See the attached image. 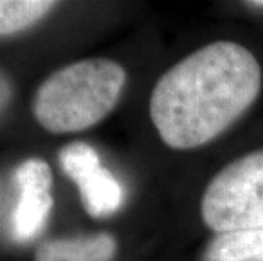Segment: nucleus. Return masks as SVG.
<instances>
[{
	"instance_id": "4",
	"label": "nucleus",
	"mask_w": 263,
	"mask_h": 261,
	"mask_svg": "<svg viewBox=\"0 0 263 261\" xmlns=\"http://www.w3.org/2000/svg\"><path fill=\"white\" fill-rule=\"evenodd\" d=\"M60 165L65 175L77 183L83 207L92 217H107L119 210L124 190L114 175L102 166L90 144L82 141L66 144L60 151Z\"/></svg>"
},
{
	"instance_id": "5",
	"label": "nucleus",
	"mask_w": 263,
	"mask_h": 261,
	"mask_svg": "<svg viewBox=\"0 0 263 261\" xmlns=\"http://www.w3.org/2000/svg\"><path fill=\"white\" fill-rule=\"evenodd\" d=\"M19 200L12 215V231L17 241H31L46 226L53 209L51 168L41 158H29L15 170Z\"/></svg>"
},
{
	"instance_id": "10",
	"label": "nucleus",
	"mask_w": 263,
	"mask_h": 261,
	"mask_svg": "<svg viewBox=\"0 0 263 261\" xmlns=\"http://www.w3.org/2000/svg\"><path fill=\"white\" fill-rule=\"evenodd\" d=\"M248 5L253 9H263V2H248Z\"/></svg>"
},
{
	"instance_id": "1",
	"label": "nucleus",
	"mask_w": 263,
	"mask_h": 261,
	"mask_svg": "<svg viewBox=\"0 0 263 261\" xmlns=\"http://www.w3.org/2000/svg\"><path fill=\"white\" fill-rule=\"evenodd\" d=\"M261 90V68L248 48L217 41L199 48L160 76L149 117L172 149L214 141L248 110Z\"/></svg>"
},
{
	"instance_id": "3",
	"label": "nucleus",
	"mask_w": 263,
	"mask_h": 261,
	"mask_svg": "<svg viewBox=\"0 0 263 261\" xmlns=\"http://www.w3.org/2000/svg\"><path fill=\"white\" fill-rule=\"evenodd\" d=\"M200 215L216 234L263 227V149L214 175L204 190Z\"/></svg>"
},
{
	"instance_id": "8",
	"label": "nucleus",
	"mask_w": 263,
	"mask_h": 261,
	"mask_svg": "<svg viewBox=\"0 0 263 261\" xmlns=\"http://www.w3.org/2000/svg\"><path fill=\"white\" fill-rule=\"evenodd\" d=\"M57 7L48 0H0V36H12L37 24Z\"/></svg>"
},
{
	"instance_id": "2",
	"label": "nucleus",
	"mask_w": 263,
	"mask_h": 261,
	"mask_svg": "<svg viewBox=\"0 0 263 261\" xmlns=\"http://www.w3.org/2000/svg\"><path fill=\"white\" fill-rule=\"evenodd\" d=\"M126 80V70L112 59L75 61L39 85L32 114L39 126L51 134L90 129L114 110Z\"/></svg>"
},
{
	"instance_id": "6",
	"label": "nucleus",
	"mask_w": 263,
	"mask_h": 261,
	"mask_svg": "<svg viewBox=\"0 0 263 261\" xmlns=\"http://www.w3.org/2000/svg\"><path fill=\"white\" fill-rule=\"evenodd\" d=\"M117 254V241L109 232L60 237L39 244L34 261H112Z\"/></svg>"
},
{
	"instance_id": "9",
	"label": "nucleus",
	"mask_w": 263,
	"mask_h": 261,
	"mask_svg": "<svg viewBox=\"0 0 263 261\" xmlns=\"http://www.w3.org/2000/svg\"><path fill=\"white\" fill-rule=\"evenodd\" d=\"M14 97V85L9 75L0 68V119L5 114V110L10 105V101Z\"/></svg>"
},
{
	"instance_id": "7",
	"label": "nucleus",
	"mask_w": 263,
	"mask_h": 261,
	"mask_svg": "<svg viewBox=\"0 0 263 261\" xmlns=\"http://www.w3.org/2000/svg\"><path fill=\"white\" fill-rule=\"evenodd\" d=\"M205 256L209 261H263V227L216 234Z\"/></svg>"
}]
</instances>
